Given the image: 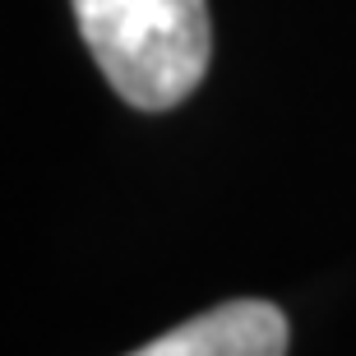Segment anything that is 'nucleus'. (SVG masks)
Returning <instances> with one entry per match:
<instances>
[{"mask_svg": "<svg viewBox=\"0 0 356 356\" xmlns=\"http://www.w3.org/2000/svg\"><path fill=\"white\" fill-rule=\"evenodd\" d=\"M130 356H287V315L273 301H227L176 324Z\"/></svg>", "mask_w": 356, "mask_h": 356, "instance_id": "f03ea898", "label": "nucleus"}, {"mask_svg": "<svg viewBox=\"0 0 356 356\" xmlns=\"http://www.w3.org/2000/svg\"><path fill=\"white\" fill-rule=\"evenodd\" d=\"M83 47L139 111H167L199 88L213 51L204 0H74Z\"/></svg>", "mask_w": 356, "mask_h": 356, "instance_id": "f257e3e1", "label": "nucleus"}]
</instances>
